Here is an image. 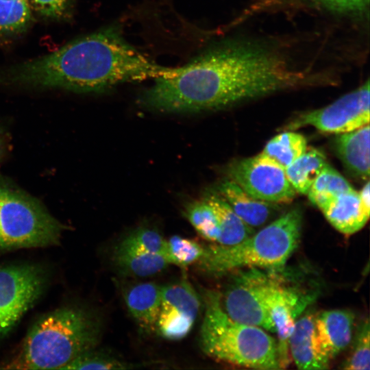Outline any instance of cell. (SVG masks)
Masks as SVG:
<instances>
[{
	"label": "cell",
	"instance_id": "cell-8",
	"mask_svg": "<svg viewBox=\"0 0 370 370\" xmlns=\"http://www.w3.org/2000/svg\"><path fill=\"white\" fill-rule=\"evenodd\" d=\"M45 276L29 264L0 268V337L5 335L41 295Z\"/></svg>",
	"mask_w": 370,
	"mask_h": 370
},
{
	"label": "cell",
	"instance_id": "cell-20",
	"mask_svg": "<svg viewBox=\"0 0 370 370\" xmlns=\"http://www.w3.org/2000/svg\"><path fill=\"white\" fill-rule=\"evenodd\" d=\"M204 199L217 218L219 236L216 244L236 245L254 234V229L247 225L218 193L208 194Z\"/></svg>",
	"mask_w": 370,
	"mask_h": 370
},
{
	"label": "cell",
	"instance_id": "cell-17",
	"mask_svg": "<svg viewBox=\"0 0 370 370\" xmlns=\"http://www.w3.org/2000/svg\"><path fill=\"white\" fill-rule=\"evenodd\" d=\"M218 194L252 228L264 225L273 212L269 202L254 198L230 179L219 184Z\"/></svg>",
	"mask_w": 370,
	"mask_h": 370
},
{
	"label": "cell",
	"instance_id": "cell-22",
	"mask_svg": "<svg viewBox=\"0 0 370 370\" xmlns=\"http://www.w3.org/2000/svg\"><path fill=\"white\" fill-rule=\"evenodd\" d=\"M306 150L307 141L304 136L285 132L268 141L260 153L285 169Z\"/></svg>",
	"mask_w": 370,
	"mask_h": 370
},
{
	"label": "cell",
	"instance_id": "cell-24",
	"mask_svg": "<svg viewBox=\"0 0 370 370\" xmlns=\"http://www.w3.org/2000/svg\"><path fill=\"white\" fill-rule=\"evenodd\" d=\"M32 19L27 0H0V37L24 32Z\"/></svg>",
	"mask_w": 370,
	"mask_h": 370
},
{
	"label": "cell",
	"instance_id": "cell-18",
	"mask_svg": "<svg viewBox=\"0 0 370 370\" xmlns=\"http://www.w3.org/2000/svg\"><path fill=\"white\" fill-rule=\"evenodd\" d=\"M162 286L153 282H143L130 287L125 295L127 308L145 329L156 328L160 312Z\"/></svg>",
	"mask_w": 370,
	"mask_h": 370
},
{
	"label": "cell",
	"instance_id": "cell-2",
	"mask_svg": "<svg viewBox=\"0 0 370 370\" xmlns=\"http://www.w3.org/2000/svg\"><path fill=\"white\" fill-rule=\"evenodd\" d=\"M175 71L151 61L125 39L118 25H113L20 64L10 75L13 81L27 85L97 92Z\"/></svg>",
	"mask_w": 370,
	"mask_h": 370
},
{
	"label": "cell",
	"instance_id": "cell-12",
	"mask_svg": "<svg viewBox=\"0 0 370 370\" xmlns=\"http://www.w3.org/2000/svg\"><path fill=\"white\" fill-rule=\"evenodd\" d=\"M310 300V297H301L293 290L278 282L268 296L267 306L278 335L277 349L281 369L289 365V338L297 315Z\"/></svg>",
	"mask_w": 370,
	"mask_h": 370
},
{
	"label": "cell",
	"instance_id": "cell-25",
	"mask_svg": "<svg viewBox=\"0 0 370 370\" xmlns=\"http://www.w3.org/2000/svg\"><path fill=\"white\" fill-rule=\"evenodd\" d=\"M184 215L202 238L217 243L219 236L217 218L205 199L189 203L185 208Z\"/></svg>",
	"mask_w": 370,
	"mask_h": 370
},
{
	"label": "cell",
	"instance_id": "cell-28",
	"mask_svg": "<svg viewBox=\"0 0 370 370\" xmlns=\"http://www.w3.org/2000/svg\"><path fill=\"white\" fill-rule=\"evenodd\" d=\"M121 243L147 252L163 254L168 258L167 241L156 230L148 227L134 230Z\"/></svg>",
	"mask_w": 370,
	"mask_h": 370
},
{
	"label": "cell",
	"instance_id": "cell-19",
	"mask_svg": "<svg viewBox=\"0 0 370 370\" xmlns=\"http://www.w3.org/2000/svg\"><path fill=\"white\" fill-rule=\"evenodd\" d=\"M114 260L121 271L136 277L155 275L170 264L163 254L144 251L121 243L114 249Z\"/></svg>",
	"mask_w": 370,
	"mask_h": 370
},
{
	"label": "cell",
	"instance_id": "cell-15",
	"mask_svg": "<svg viewBox=\"0 0 370 370\" xmlns=\"http://www.w3.org/2000/svg\"><path fill=\"white\" fill-rule=\"evenodd\" d=\"M321 210L335 229L347 235L362 229L369 218V212L363 208L358 192L354 188L339 195Z\"/></svg>",
	"mask_w": 370,
	"mask_h": 370
},
{
	"label": "cell",
	"instance_id": "cell-29",
	"mask_svg": "<svg viewBox=\"0 0 370 370\" xmlns=\"http://www.w3.org/2000/svg\"><path fill=\"white\" fill-rule=\"evenodd\" d=\"M131 367L112 356L88 351L77 356L63 369H125Z\"/></svg>",
	"mask_w": 370,
	"mask_h": 370
},
{
	"label": "cell",
	"instance_id": "cell-21",
	"mask_svg": "<svg viewBox=\"0 0 370 370\" xmlns=\"http://www.w3.org/2000/svg\"><path fill=\"white\" fill-rule=\"evenodd\" d=\"M328 164L326 157L322 151L311 149L306 150L284 171L295 191L307 195L312 183Z\"/></svg>",
	"mask_w": 370,
	"mask_h": 370
},
{
	"label": "cell",
	"instance_id": "cell-1",
	"mask_svg": "<svg viewBox=\"0 0 370 370\" xmlns=\"http://www.w3.org/2000/svg\"><path fill=\"white\" fill-rule=\"evenodd\" d=\"M311 81L278 52L254 42L212 45L175 73L154 79L140 97L162 112H195L288 89Z\"/></svg>",
	"mask_w": 370,
	"mask_h": 370
},
{
	"label": "cell",
	"instance_id": "cell-11",
	"mask_svg": "<svg viewBox=\"0 0 370 370\" xmlns=\"http://www.w3.org/2000/svg\"><path fill=\"white\" fill-rule=\"evenodd\" d=\"M160 312L156 330L162 337L179 340L191 330L201 301L191 284L183 280L162 286Z\"/></svg>",
	"mask_w": 370,
	"mask_h": 370
},
{
	"label": "cell",
	"instance_id": "cell-26",
	"mask_svg": "<svg viewBox=\"0 0 370 370\" xmlns=\"http://www.w3.org/2000/svg\"><path fill=\"white\" fill-rule=\"evenodd\" d=\"M370 325L364 320L358 325L349 356L342 364L343 369L369 370L370 369Z\"/></svg>",
	"mask_w": 370,
	"mask_h": 370
},
{
	"label": "cell",
	"instance_id": "cell-33",
	"mask_svg": "<svg viewBox=\"0 0 370 370\" xmlns=\"http://www.w3.org/2000/svg\"><path fill=\"white\" fill-rule=\"evenodd\" d=\"M0 245H1V237H0Z\"/></svg>",
	"mask_w": 370,
	"mask_h": 370
},
{
	"label": "cell",
	"instance_id": "cell-5",
	"mask_svg": "<svg viewBox=\"0 0 370 370\" xmlns=\"http://www.w3.org/2000/svg\"><path fill=\"white\" fill-rule=\"evenodd\" d=\"M301 225V211L293 209L238 244L205 246L198 262L215 274L246 267H281L298 245Z\"/></svg>",
	"mask_w": 370,
	"mask_h": 370
},
{
	"label": "cell",
	"instance_id": "cell-9",
	"mask_svg": "<svg viewBox=\"0 0 370 370\" xmlns=\"http://www.w3.org/2000/svg\"><path fill=\"white\" fill-rule=\"evenodd\" d=\"M228 175L248 194L269 203H288L297 193L284 169L262 153L234 162Z\"/></svg>",
	"mask_w": 370,
	"mask_h": 370
},
{
	"label": "cell",
	"instance_id": "cell-31",
	"mask_svg": "<svg viewBox=\"0 0 370 370\" xmlns=\"http://www.w3.org/2000/svg\"><path fill=\"white\" fill-rule=\"evenodd\" d=\"M309 4L338 14H360L368 7L369 0H303Z\"/></svg>",
	"mask_w": 370,
	"mask_h": 370
},
{
	"label": "cell",
	"instance_id": "cell-32",
	"mask_svg": "<svg viewBox=\"0 0 370 370\" xmlns=\"http://www.w3.org/2000/svg\"><path fill=\"white\" fill-rule=\"evenodd\" d=\"M370 188L369 182L368 181L362 187L361 190L358 192L359 197L363 208L370 212Z\"/></svg>",
	"mask_w": 370,
	"mask_h": 370
},
{
	"label": "cell",
	"instance_id": "cell-7",
	"mask_svg": "<svg viewBox=\"0 0 370 370\" xmlns=\"http://www.w3.org/2000/svg\"><path fill=\"white\" fill-rule=\"evenodd\" d=\"M277 282L256 268L237 276L223 297L221 306L232 319L275 332L267 298Z\"/></svg>",
	"mask_w": 370,
	"mask_h": 370
},
{
	"label": "cell",
	"instance_id": "cell-6",
	"mask_svg": "<svg viewBox=\"0 0 370 370\" xmlns=\"http://www.w3.org/2000/svg\"><path fill=\"white\" fill-rule=\"evenodd\" d=\"M62 227L36 201L0 186V247H40L58 244Z\"/></svg>",
	"mask_w": 370,
	"mask_h": 370
},
{
	"label": "cell",
	"instance_id": "cell-4",
	"mask_svg": "<svg viewBox=\"0 0 370 370\" xmlns=\"http://www.w3.org/2000/svg\"><path fill=\"white\" fill-rule=\"evenodd\" d=\"M205 295L200 345L206 355L249 369H281L275 338L261 328L231 319L221 306L219 293L209 291Z\"/></svg>",
	"mask_w": 370,
	"mask_h": 370
},
{
	"label": "cell",
	"instance_id": "cell-14",
	"mask_svg": "<svg viewBox=\"0 0 370 370\" xmlns=\"http://www.w3.org/2000/svg\"><path fill=\"white\" fill-rule=\"evenodd\" d=\"M315 316L307 314L296 320L288 341L289 352L299 369H326L330 361L317 337Z\"/></svg>",
	"mask_w": 370,
	"mask_h": 370
},
{
	"label": "cell",
	"instance_id": "cell-13",
	"mask_svg": "<svg viewBox=\"0 0 370 370\" xmlns=\"http://www.w3.org/2000/svg\"><path fill=\"white\" fill-rule=\"evenodd\" d=\"M354 323V315L349 310H327L315 316L317 337L330 362L352 342Z\"/></svg>",
	"mask_w": 370,
	"mask_h": 370
},
{
	"label": "cell",
	"instance_id": "cell-10",
	"mask_svg": "<svg viewBox=\"0 0 370 370\" xmlns=\"http://www.w3.org/2000/svg\"><path fill=\"white\" fill-rule=\"evenodd\" d=\"M369 81L367 80L330 105L301 114L288 128L293 130L312 125L326 133L349 132L369 124Z\"/></svg>",
	"mask_w": 370,
	"mask_h": 370
},
{
	"label": "cell",
	"instance_id": "cell-3",
	"mask_svg": "<svg viewBox=\"0 0 370 370\" xmlns=\"http://www.w3.org/2000/svg\"><path fill=\"white\" fill-rule=\"evenodd\" d=\"M97 336V326L85 312L73 308L58 309L34 324L17 354L2 368L63 369L91 350Z\"/></svg>",
	"mask_w": 370,
	"mask_h": 370
},
{
	"label": "cell",
	"instance_id": "cell-23",
	"mask_svg": "<svg viewBox=\"0 0 370 370\" xmlns=\"http://www.w3.org/2000/svg\"><path fill=\"white\" fill-rule=\"evenodd\" d=\"M352 189L344 177L328 164L312 183L307 195L321 210L337 196Z\"/></svg>",
	"mask_w": 370,
	"mask_h": 370
},
{
	"label": "cell",
	"instance_id": "cell-30",
	"mask_svg": "<svg viewBox=\"0 0 370 370\" xmlns=\"http://www.w3.org/2000/svg\"><path fill=\"white\" fill-rule=\"evenodd\" d=\"M32 11L53 20L68 18L72 12L73 0H27Z\"/></svg>",
	"mask_w": 370,
	"mask_h": 370
},
{
	"label": "cell",
	"instance_id": "cell-27",
	"mask_svg": "<svg viewBox=\"0 0 370 370\" xmlns=\"http://www.w3.org/2000/svg\"><path fill=\"white\" fill-rule=\"evenodd\" d=\"M167 249L170 264L187 266L201 260L205 246L190 238L173 236L167 241Z\"/></svg>",
	"mask_w": 370,
	"mask_h": 370
},
{
	"label": "cell",
	"instance_id": "cell-16",
	"mask_svg": "<svg viewBox=\"0 0 370 370\" xmlns=\"http://www.w3.org/2000/svg\"><path fill=\"white\" fill-rule=\"evenodd\" d=\"M369 124L339 134L335 140L337 154L348 170L365 180L369 177Z\"/></svg>",
	"mask_w": 370,
	"mask_h": 370
}]
</instances>
